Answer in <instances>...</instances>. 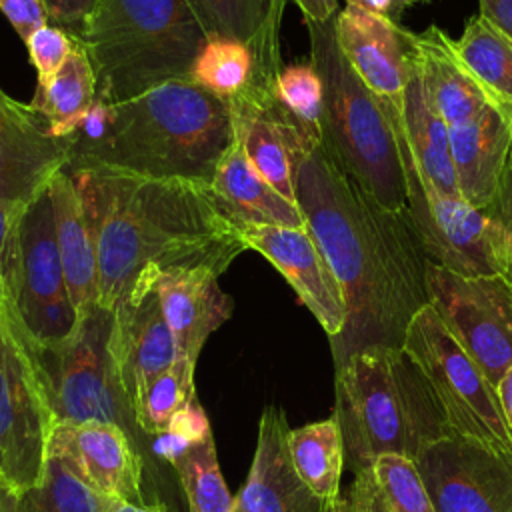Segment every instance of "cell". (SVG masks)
Here are the masks:
<instances>
[{
	"mask_svg": "<svg viewBox=\"0 0 512 512\" xmlns=\"http://www.w3.org/2000/svg\"><path fill=\"white\" fill-rule=\"evenodd\" d=\"M296 204L344 296L346 324L330 340L334 364L370 346H402L428 304L430 258L406 212L384 208L346 176L322 144L298 164Z\"/></svg>",
	"mask_w": 512,
	"mask_h": 512,
	"instance_id": "obj_1",
	"label": "cell"
},
{
	"mask_svg": "<svg viewBox=\"0 0 512 512\" xmlns=\"http://www.w3.org/2000/svg\"><path fill=\"white\" fill-rule=\"evenodd\" d=\"M70 174V172H68ZM92 224L98 304L114 308L170 270L222 274L246 246L210 184L112 170L70 174Z\"/></svg>",
	"mask_w": 512,
	"mask_h": 512,
	"instance_id": "obj_2",
	"label": "cell"
},
{
	"mask_svg": "<svg viewBox=\"0 0 512 512\" xmlns=\"http://www.w3.org/2000/svg\"><path fill=\"white\" fill-rule=\"evenodd\" d=\"M232 142L228 100L176 78L114 104L108 132L92 144H72L64 170L212 184Z\"/></svg>",
	"mask_w": 512,
	"mask_h": 512,
	"instance_id": "obj_3",
	"label": "cell"
},
{
	"mask_svg": "<svg viewBox=\"0 0 512 512\" xmlns=\"http://www.w3.org/2000/svg\"><path fill=\"white\" fill-rule=\"evenodd\" d=\"M334 382V416L352 474L384 454L416 460L450 434L424 374L402 346L350 354L336 366Z\"/></svg>",
	"mask_w": 512,
	"mask_h": 512,
	"instance_id": "obj_4",
	"label": "cell"
},
{
	"mask_svg": "<svg viewBox=\"0 0 512 512\" xmlns=\"http://www.w3.org/2000/svg\"><path fill=\"white\" fill-rule=\"evenodd\" d=\"M86 50L108 104L190 78L208 32L190 0H94L72 34Z\"/></svg>",
	"mask_w": 512,
	"mask_h": 512,
	"instance_id": "obj_5",
	"label": "cell"
},
{
	"mask_svg": "<svg viewBox=\"0 0 512 512\" xmlns=\"http://www.w3.org/2000/svg\"><path fill=\"white\" fill-rule=\"evenodd\" d=\"M310 62L322 80V148L332 162L384 208L406 212V180L386 104L346 62L334 18L306 24Z\"/></svg>",
	"mask_w": 512,
	"mask_h": 512,
	"instance_id": "obj_6",
	"label": "cell"
},
{
	"mask_svg": "<svg viewBox=\"0 0 512 512\" xmlns=\"http://www.w3.org/2000/svg\"><path fill=\"white\" fill-rule=\"evenodd\" d=\"M114 310L92 304L78 314L74 332L52 348H38L56 422L100 420L120 426L144 460L158 472L152 440L134 416L110 352Z\"/></svg>",
	"mask_w": 512,
	"mask_h": 512,
	"instance_id": "obj_7",
	"label": "cell"
},
{
	"mask_svg": "<svg viewBox=\"0 0 512 512\" xmlns=\"http://www.w3.org/2000/svg\"><path fill=\"white\" fill-rule=\"evenodd\" d=\"M54 424L38 346L0 282V456L2 474L18 494L40 482Z\"/></svg>",
	"mask_w": 512,
	"mask_h": 512,
	"instance_id": "obj_8",
	"label": "cell"
},
{
	"mask_svg": "<svg viewBox=\"0 0 512 512\" xmlns=\"http://www.w3.org/2000/svg\"><path fill=\"white\" fill-rule=\"evenodd\" d=\"M402 348L424 374L452 436L512 454V432L506 426L496 386L430 304L408 322Z\"/></svg>",
	"mask_w": 512,
	"mask_h": 512,
	"instance_id": "obj_9",
	"label": "cell"
},
{
	"mask_svg": "<svg viewBox=\"0 0 512 512\" xmlns=\"http://www.w3.org/2000/svg\"><path fill=\"white\" fill-rule=\"evenodd\" d=\"M384 102V100H382ZM398 140L406 180V210L432 264L464 276H502L498 228L486 208L438 190L422 172L400 126L398 106L384 102Z\"/></svg>",
	"mask_w": 512,
	"mask_h": 512,
	"instance_id": "obj_10",
	"label": "cell"
},
{
	"mask_svg": "<svg viewBox=\"0 0 512 512\" xmlns=\"http://www.w3.org/2000/svg\"><path fill=\"white\" fill-rule=\"evenodd\" d=\"M8 294L38 348H52L74 332L78 312L68 294L48 186L26 204L20 216Z\"/></svg>",
	"mask_w": 512,
	"mask_h": 512,
	"instance_id": "obj_11",
	"label": "cell"
},
{
	"mask_svg": "<svg viewBox=\"0 0 512 512\" xmlns=\"http://www.w3.org/2000/svg\"><path fill=\"white\" fill-rule=\"evenodd\" d=\"M426 290L428 304L496 386L512 368V284L504 276H464L430 262Z\"/></svg>",
	"mask_w": 512,
	"mask_h": 512,
	"instance_id": "obj_12",
	"label": "cell"
},
{
	"mask_svg": "<svg viewBox=\"0 0 512 512\" xmlns=\"http://www.w3.org/2000/svg\"><path fill=\"white\" fill-rule=\"evenodd\" d=\"M414 464L436 512H512V454L448 434Z\"/></svg>",
	"mask_w": 512,
	"mask_h": 512,
	"instance_id": "obj_13",
	"label": "cell"
},
{
	"mask_svg": "<svg viewBox=\"0 0 512 512\" xmlns=\"http://www.w3.org/2000/svg\"><path fill=\"white\" fill-rule=\"evenodd\" d=\"M228 104L234 138L240 142L252 166L284 198L296 202V168L320 140L304 130L282 106L274 94V84L250 82Z\"/></svg>",
	"mask_w": 512,
	"mask_h": 512,
	"instance_id": "obj_14",
	"label": "cell"
},
{
	"mask_svg": "<svg viewBox=\"0 0 512 512\" xmlns=\"http://www.w3.org/2000/svg\"><path fill=\"white\" fill-rule=\"evenodd\" d=\"M48 456L60 458L84 484L106 498L136 504L144 496V460L126 432L110 422H56Z\"/></svg>",
	"mask_w": 512,
	"mask_h": 512,
	"instance_id": "obj_15",
	"label": "cell"
},
{
	"mask_svg": "<svg viewBox=\"0 0 512 512\" xmlns=\"http://www.w3.org/2000/svg\"><path fill=\"white\" fill-rule=\"evenodd\" d=\"M240 236L246 250L262 254L286 278L330 340L344 330L342 288L308 226L242 224Z\"/></svg>",
	"mask_w": 512,
	"mask_h": 512,
	"instance_id": "obj_16",
	"label": "cell"
},
{
	"mask_svg": "<svg viewBox=\"0 0 512 512\" xmlns=\"http://www.w3.org/2000/svg\"><path fill=\"white\" fill-rule=\"evenodd\" d=\"M72 136L58 138L46 118L0 86V200L24 208L66 168Z\"/></svg>",
	"mask_w": 512,
	"mask_h": 512,
	"instance_id": "obj_17",
	"label": "cell"
},
{
	"mask_svg": "<svg viewBox=\"0 0 512 512\" xmlns=\"http://www.w3.org/2000/svg\"><path fill=\"white\" fill-rule=\"evenodd\" d=\"M336 42L358 78L384 102L402 106L416 62L414 34L386 14L346 4L334 16Z\"/></svg>",
	"mask_w": 512,
	"mask_h": 512,
	"instance_id": "obj_18",
	"label": "cell"
},
{
	"mask_svg": "<svg viewBox=\"0 0 512 512\" xmlns=\"http://www.w3.org/2000/svg\"><path fill=\"white\" fill-rule=\"evenodd\" d=\"M288 430L282 408L270 404L262 410L254 458L236 494V512H330L292 468Z\"/></svg>",
	"mask_w": 512,
	"mask_h": 512,
	"instance_id": "obj_19",
	"label": "cell"
},
{
	"mask_svg": "<svg viewBox=\"0 0 512 512\" xmlns=\"http://www.w3.org/2000/svg\"><path fill=\"white\" fill-rule=\"evenodd\" d=\"M110 352L130 402L176 360L174 336L164 318L156 284L130 294L114 308Z\"/></svg>",
	"mask_w": 512,
	"mask_h": 512,
	"instance_id": "obj_20",
	"label": "cell"
},
{
	"mask_svg": "<svg viewBox=\"0 0 512 512\" xmlns=\"http://www.w3.org/2000/svg\"><path fill=\"white\" fill-rule=\"evenodd\" d=\"M460 196L488 208L512 156V110L490 102L474 118L448 128Z\"/></svg>",
	"mask_w": 512,
	"mask_h": 512,
	"instance_id": "obj_21",
	"label": "cell"
},
{
	"mask_svg": "<svg viewBox=\"0 0 512 512\" xmlns=\"http://www.w3.org/2000/svg\"><path fill=\"white\" fill-rule=\"evenodd\" d=\"M210 270H170L156 278V290L176 358L196 364L208 336L232 316V298Z\"/></svg>",
	"mask_w": 512,
	"mask_h": 512,
	"instance_id": "obj_22",
	"label": "cell"
},
{
	"mask_svg": "<svg viewBox=\"0 0 512 512\" xmlns=\"http://www.w3.org/2000/svg\"><path fill=\"white\" fill-rule=\"evenodd\" d=\"M414 48L424 92L448 128L474 118L492 102L444 30L432 24L414 34Z\"/></svg>",
	"mask_w": 512,
	"mask_h": 512,
	"instance_id": "obj_23",
	"label": "cell"
},
{
	"mask_svg": "<svg viewBox=\"0 0 512 512\" xmlns=\"http://www.w3.org/2000/svg\"><path fill=\"white\" fill-rule=\"evenodd\" d=\"M208 36L244 42L254 56L252 82L272 86L280 60V28L286 0H190Z\"/></svg>",
	"mask_w": 512,
	"mask_h": 512,
	"instance_id": "obj_24",
	"label": "cell"
},
{
	"mask_svg": "<svg viewBox=\"0 0 512 512\" xmlns=\"http://www.w3.org/2000/svg\"><path fill=\"white\" fill-rule=\"evenodd\" d=\"M48 192L68 294L80 314L98 302V254L92 224L76 182L64 168L48 182Z\"/></svg>",
	"mask_w": 512,
	"mask_h": 512,
	"instance_id": "obj_25",
	"label": "cell"
},
{
	"mask_svg": "<svg viewBox=\"0 0 512 512\" xmlns=\"http://www.w3.org/2000/svg\"><path fill=\"white\" fill-rule=\"evenodd\" d=\"M210 188L240 226H306L298 204L290 202L268 184V180L252 166L236 138L226 150Z\"/></svg>",
	"mask_w": 512,
	"mask_h": 512,
	"instance_id": "obj_26",
	"label": "cell"
},
{
	"mask_svg": "<svg viewBox=\"0 0 512 512\" xmlns=\"http://www.w3.org/2000/svg\"><path fill=\"white\" fill-rule=\"evenodd\" d=\"M330 512H436L414 460L400 454L378 456L354 472Z\"/></svg>",
	"mask_w": 512,
	"mask_h": 512,
	"instance_id": "obj_27",
	"label": "cell"
},
{
	"mask_svg": "<svg viewBox=\"0 0 512 512\" xmlns=\"http://www.w3.org/2000/svg\"><path fill=\"white\" fill-rule=\"evenodd\" d=\"M396 118L400 132L420 166V172L438 190L450 196H460L452 164L448 126L430 104L418 76L416 62L408 78L402 106L398 108Z\"/></svg>",
	"mask_w": 512,
	"mask_h": 512,
	"instance_id": "obj_28",
	"label": "cell"
},
{
	"mask_svg": "<svg viewBox=\"0 0 512 512\" xmlns=\"http://www.w3.org/2000/svg\"><path fill=\"white\" fill-rule=\"evenodd\" d=\"M96 98L98 82L94 66L84 46L72 36V50L66 62L46 88L36 90L32 108L46 118L54 136L70 138L84 114L94 106Z\"/></svg>",
	"mask_w": 512,
	"mask_h": 512,
	"instance_id": "obj_29",
	"label": "cell"
},
{
	"mask_svg": "<svg viewBox=\"0 0 512 512\" xmlns=\"http://www.w3.org/2000/svg\"><path fill=\"white\" fill-rule=\"evenodd\" d=\"M286 444L298 478L332 508L340 496L344 470V442L336 416L290 428Z\"/></svg>",
	"mask_w": 512,
	"mask_h": 512,
	"instance_id": "obj_30",
	"label": "cell"
},
{
	"mask_svg": "<svg viewBox=\"0 0 512 512\" xmlns=\"http://www.w3.org/2000/svg\"><path fill=\"white\" fill-rule=\"evenodd\" d=\"M454 48L490 100L512 110V38L478 12Z\"/></svg>",
	"mask_w": 512,
	"mask_h": 512,
	"instance_id": "obj_31",
	"label": "cell"
},
{
	"mask_svg": "<svg viewBox=\"0 0 512 512\" xmlns=\"http://www.w3.org/2000/svg\"><path fill=\"white\" fill-rule=\"evenodd\" d=\"M170 466L178 476L190 512H236V496L228 492L222 478L212 434L174 456Z\"/></svg>",
	"mask_w": 512,
	"mask_h": 512,
	"instance_id": "obj_32",
	"label": "cell"
},
{
	"mask_svg": "<svg viewBox=\"0 0 512 512\" xmlns=\"http://www.w3.org/2000/svg\"><path fill=\"white\" fill-rule=\"evenodd\" d=\"M196 364L174 360L170 368L154 376L132 400V410L140 430L154 438L166 432L174 414L196 398L194 390Z\"/></svg>",
	"mask_w": 512,
	"mask_h": 512,
	"instance_id": "obj_33",
	"label": "cell"
},
{
	"mask_svg": "<svg viewBox=\"0 0 512 512\" xmlns=\"http://www.w3.org/2000/svg\"><path fill=\"white\" fill-rule=\"evenodd\" d=\"M108 498L84 484L60 458L46 456L40 482L18 496V512H106Z\"/></svg>",
	"mask_w": 512,
	"mask_h": 512,
	"instance_id": "obj_34",
	"label": "cell"
},
{
	"mask_svg": "<svg viewBox=\"0 0 512 512\" xmlns=\"http://www.w3.org/2000/svg\"><path fill=\"white\" fill-rule=\"evenodd\" d=\"M254 76L250 48L234 38L212 36L194 60L190 80L204 90L230 100L240 94Z\"/></svg>",
	"mask_w": 512,
	"mask_h": 512,
	"instance_id": "obj_35",
	"label": "cell"
},
{
	"mask_svg": "<svg viewBox=\"0 0 512 512\" xmlns=\"http://www.w3.org/2000/svg\"><path fill=\"white\" fill-rule=\"evenodd\" d=\"M274 94L304 130L322 142L324 90L314 64L308 60L282 66L274 78Z\"/></svg>",
	"mask_w": 512,
	"mask_h": 512,
	"instance_id": "obj_36",
	"label": "cell"
},
{
	"mask_svg": "<svg viewBox=\"0 0 512 512\" xmlns=\"http://www.w3.org/2000/svg\"><path fill=\"white\" fill-rule=\"evenodd\" d=\"M208 434H212L210 422L206 418L204 408L194 398L188 406H184L178 414H174L164 434L154 436L152 452L158 460H164L170 464L174 456H178L190 444L200 442Z\"/></svg>",
	"mask_w": 512,
	"mask_h": 512,
	"instance_id": "obj_37",
	"label": "cell"
},
{
	"mask_svg": "<svg viewBox=\"0 0 512 512\" xmlns=\"http://www.w3.org/2000/svg\"><path fill=\"white\" fill-rule=\"evenodd\" d=\"M24 44L28 46L30 62L36 68V76H38L36 90H42L50 84L54 74L66 62L72 50V36L60 26L46 24L38 28Z\"/></svg>",
	"mask_w": 512,
	"mask_h": 512,
	"instance_id": "obj_38",
	"label": "cell"
},
{
	"mask_svg": "<svg viewBox=\"0 0 512 512\" xmlns=\"http://www.w3.org/2000/svg\"><path fill=\"white\" fill-rule=\"evenodd\" d=\"M486 212L492 216L498 236H500V246H502V262H504V272L502 276L512 284V156L508 162V168L502 176L500 188L486 208Z\"/></svg>",
	"mask_w": 512,
	"mask_h": 512,
	"instance_id": "obj_39",
	"label": "cell"
},
{
	"mask_svg": "<svg viewBox=\"0 0 512 512\" xmlns=\"http://www.w3.org/2000/svg\"><path fill=\"white\" fill-rule=\"evenodd\" d=\"M0 12L24 42L50 20L46 0H0Z\"/></svg>",
	"mask_w": 512,
	"mask_h": 512,
	"instance_id": "obj_40",
	"label": "cell"
},
{
	"mask_svg": "<svg viewBox=\"0 0 512 512\" xmlns=\"http://www.w3.org/2000/svg\"><path fill=\"white\" fill-rule=\"evenodd\" d=\"M24 208H16L0 200V282L6 290L10 286V278L14 272L18 224Z\"/></svg>",
	"mask_w": 512,
	"mask_h": 512,
	"instance_id": "obj_41",
	"label": "cell"
},
{
	"mask_svg": "<svg viewBox=\"0 0 512 512\" xmlns=\"http://www.w3.org/2000/svg\"><path fill=\"white\" fill-rule=\"evenodd\" d=\"M92 4L94 0H46L50 20H54L70 34H74L82 26Z\"/></svg>",
	"mask_w": 512,
	"mask_h": 512,
	"instance_id": "obj_42",
	"label": "cell"
},
{
	"mask_svg": "<svg viewBox=\"0 0 512 512\" xmlns=\"http://www.w3.org/2000/svg\"><path fill=\"white\" fill-rule=\"evenodd\" d=\"M480 14L512 38V0H478Z\"/></svg>",
	"mask_w": 512,
	"mask_h": 512,
	"instance_id": "obj_43",
	"label": "cell"
},
{
	"mask_svg": "<svg viewBox=\"0 0 512 512\" xmlns=\"http://www.w3.org/2000/svg\"><path fill=\"white\" fill-rule=\"evenodd\" d=\"M306 24H322L332 20L338 14V0H292Z\"/></svg>",
	"mask_w": 512,
	"mask_h": 512,
	"instance_id": "obj_44",
	"label": "cell"
},
{
	"mask_svg": "<svg viewBox=\"0 0 512 512\" xmlns=\"http://www.w3.org/2000/svg\"><path fill=\"white\" fill-rule=\"evenodd\" d=\"M496 394L500 400V408H502L506 426L512 432V368H508L506 374L496 384Z\"/></svg>",
	"mask_w": 512,
	"mask_h": 512,
	"instance_id": "obj_45",
	"label": "cell"
},
{
	"mask_svg": "<svg viewBox=\"0 0 512 512\" xmlns=\"http://www.w3.org/2000/svg\"><path fill=\"white\" fill-rule=\"evenodd\" d=\"M106 512H168V508L160 500L136 504V502H128V500L108 498Z\"/></svg>",
	"mask_w": 512,
	"mask_h": 512,
	"instance_id": "obj_46",
	"label": "cell"
},
{
	"mask_svg": "<svg viewBox=\"0 0 512 512\" xmlns=\"http://www.w3.org/2000/svg\"><path fill=\"white\" fill-rule=\"evenodd\" d=\"M18 492L8 484L0 472V512H18Z\"/></svg>",
	"mask_w": 512,
	"mask_h": 512,
	"instance_id": "obj_47",
	"label": "cell"
},
{
	"mask_svg": "<svg viewBox=\"0 0 512 512\" xmlns=\"http://www.w3.org/2000/svg\"><path fill=\"white\" fill-rule=\"evenodd\" d=\"M346 4L350 6H356V8H362V10H368L372 14H390L392 10V2L394 0H344Z\"/></svg>",
	"mask_w": 512,
	"mask_h": 512,
	"instance_id": "obj_48",
	"label": "cell"
},
{
	"mask_svg": "<svg viewBox=\"0 0 512 512\" xmlns=\"http://www.w3.org/2000/svg\"><path fill=\"white\" fill-rule=\"evenodd\" d=\"M418 2H428V0H394L392 2V10H390V18H396V16H400L406 8H410L412 4H418Z\"/></svg>",
	"mask_w": 512,
	"mask_h": 512,
	"instance_id": "obj_49",
	"label": "cell"
},
{
	"mask_svg": "<svg viewBox=\"0 0 512 512\" xmlns=\"http://www.w3.org/2000/svg\"><path fill=\"white\" fill-rule=\"evenodd\" d=\"M0 472H2V456H0Z\"/></svg>",
	"mask_w": 512,
	"mask_h": 512,
	"instance_id": "obj_50",
	"label": "cell"
}]
</instances>
